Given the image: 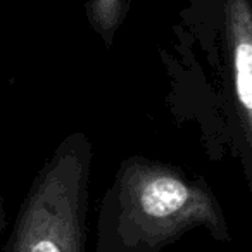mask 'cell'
I'll list each match as a JSON object with an SVG mask.
<instances>
[{"mask_svg":"<svg viewBox=\"0 0 252 252\" xmlns=\"http://www.w3.org/2000/svg\"><path fill=\"white\" fill-rule=\"evenodd\" d=\"M195 228L230 242V228L204 180L142 156L119 164L97 218V252H161Z\"/></svg>","mask_w":252,"mask_h":252,"instance_id":"obj_1","label":"cell"},{"mask_svg":"<svg viewBox=\"0 0 252 252\" xmlns=\"http://www.w3.org/2000/svg\"><path fill=\"white\" fill-rule=\"evenodd\" d=\"M90 171V138L67 135L33 180L4 252H85Z\"/></svg>","mask_w":252,"mask_h":252,"instance_id":"obj_2","label":"cell"},{"mask_svg":"<svg viewBox=\"0 0 252 252\" xmlns=\"http://www.w3.org/2000/svg\"><path fill=\"white\" fill-rule=\"evenodd\" d=\"M226 38L235 97L252 151V7L249 0H226Z\"/></svg>","mask_w":252,"mask_h":252,"instance_id":"obj_3","label":"cell"},{"mask_svg":"<svg viewBox=\"0 0 252 252\" xmlns=\"http://www.w3.org/2000/svg\"><path fill=\"white\" fill-rule=\"evenodd\" d=\"M128 12V0H88L87 18L92 30L104 40L107 47L112 45L121 23Z\"/></svg>","mask_w":252,"mask_h":252,"instance_id":"obj_4","label":"cell"},{"mask_svg":"<svg viewBox=\"0 0 252 252\" xmlns=\"http://www.w3.org/2000/svg\"><path fill=\"white\" fill-rule=\"evenodd\" d=\"M4 206H2V199H0V230L4 228Z\"/></svg>","mask_w":252,"mask_h":252,"instance_id":"obj_5","label":"cell"}]
</instances>
